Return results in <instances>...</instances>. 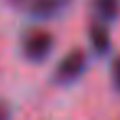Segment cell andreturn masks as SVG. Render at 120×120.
I'll return each mask as SVG.
<instances>
[{
  "instance_id": "cell-1",
  "label": "cell",
  "mask_w": 120,
  "mask_h": 120,
  "mask_svg": "<svg viewBox=\"0 0 120 120\" xmlns=\"http://www.w3.org/2000/svg\"><path fill=\"white\" fill-rule=\"evenodd\" d=\"M86 66H87L86 53L81 48H72L58 61L53 71V81L61 86L72 84L84 74Z\"/></svg>"
},
{
  "instance_id": "cell-2",
  "label": "cell",
  "mask_w": 120,
  "mask_h": 120,
  "mask_svg": "<svg viewBox=\"0 0 120 120\" xmlns=\"http://www.w3.org/2000/svg\"><path fill=\"white\" fill-rule=\"evenodd\" d=\"M54 49V36L48 30H31L22 40L23 56L31 63H43Z\"/></svg>"
},
{
  "instance_id": "cell-3",
  "label": "cell",
  "mask_w": 120,
  "mask_h": 120,
  "mask_svg": "<svg viewBox=\"0 0 120 120\" xmlns=\"http://www.w3.org/2000/svg\"><path fill=\"white\" fill-rule=\"evenodd\" d=\"M71 4L72 0H30L28 13L38 20H49L64 13Z\"/></svg>"
},
{
  "instance_id": "cell-4",
  "label": "cell",
  "mask_w": 120,
  "mask_h": 120,
  "mask_svg": "<svg viewBox=\"0 0 120 120\" xmlns=\"http://www.w3.org/2000/svg\"><path fill=\"white\" fill-rule=\"evenodd\" d=\"M89 41L92 49L97 54H107L110 46H112V38H110V31L107 30L104 22H95L90 25L89 30Z\"/></svg>"
},
{
  "instance_id": "cell-5",
  "label": "cell",
  "mask_w": 120,
  "mask_h": 120,
  "mask_svg": "<svg viewBox=\"0 0 120 120\" xmlns=\"http://www.w3.org/2000/svg\"><path fill=\"white\" fill-rule=\"evenodd\" d=\"M92 10L99 22L112 23L120 15V0H92Z\"/></svg>"
},
{
  "instance_id": "cell-6",
  "label": "cell",
  "mask_w": 120,
  "mask_h": 120,
  "mask_svg": "<svg viewBox=\"0 0 120 120\" xmlns=\"http://www.w3.org/2000/svg\"><path fill=\"white\" fill-rule=\"evenodd\" d=\"M112 84L120 92V56L115 58L112 63Z\"/></svg>"
},
{
  "instance_id": "cell-7",
  "label": "cell",
  "mask_w": 120,
  "mask_h": 120,
  "mask_svg": "<svg viewBox=\"0 0 120 120\" xmlns=\"http://www.w3.org/2000/svg\"><path fill=\"white\" fill-rule=\"evenodd\" d=\"M7 117H10L8 107L7 105H0V118H7Z\"/></svg>"
}]
</instances>
